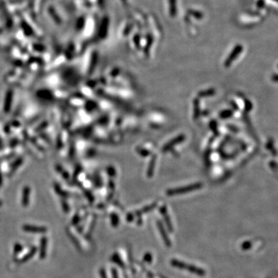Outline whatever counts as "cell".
Returning a JSON list of instances; mask_svg holds the SVG:
<instances>
[{"instance_id": "obj_5", "label": "cell", "mask_w": 278, "mask_h": 278, "mask_svg": "<svg viewBox=\"0 0 278 278\" xmlns=\"http://www.w3.org/2000/svg\"><path fill=\"white\" fill-rule=\"evenodd\" d=\"M158 229H159L160 232L161 234V236H162V239H164V242H165V244L168 245V246H171V242H170V239L168 238V236L166 235V232H165V230L163 228L162 225L158 222Z\"/></svg>"}, {"instance_id": "obj_8", "label": "cell", "mask_w": 278, "mask_h": 278, "mask_svg": "<svg viewBox=\"0 0 278 278\" xmlns=\"http://www.w3.org/2000/svg\"><path fill=\"white\" fill-rule=\"evenodd\" d=\"M100 276H101V278H107V275H106L105 270H104V269H103V268L100 269Z\"/></svg>"}, {"instance_id": "obj_3", "label": "cell", "mask_w": 278, "mask_h": 278, "mask_svg": "<svg viewBox=\"0 0 278 278\" xmlns=\"http://www.w3.org/2000/svg\"><path fill=\"white\" fill-rule=\"evenodd\" d=\"M46 246H47V239L43 236L40 239V248H39V258L44 259L46 255Z\"/></svg>"}, {"instance_id": "obj_7", "label": "cell", "mask_w": 278, "mask_h": 278, "mask_svg": "<svg viewBox=\"0 0 278 278\" xmlns=\"http://www.w3.org/2000/svg\"><path fill=\"white\" fill-rule=\"evenodd\" d=\"M22 249V246L20 243H15V246H14V253H15V254H18Z\"/></svg>"}, {"instance_id": "obj_4", "label": "cell", "mask_w": 278, "mask_h": 278, "mask_svg": "<svg viewBox=\"0 0 278 278\" xmlns=\"http://www.w3.org/2000/svg\"><path fill=\"white\" fill-rule=\"evenodd\" d=\"M36 250H37V249H36V247H32V249H30V251H29V253H28L26 255H25V256H24L23 257H22V259H21L18 262H19V263H25V262H27L29 259H31V258H32V256L35 255V253H36Z\"/></svg>"}, {"instance_id": "obj_9", "label": "cell", "mask_w": 278, "mask_h": 278, "mask_svg": "<svg viewBox=\"0 0 278 278\" xmlns=\"http://www.w3.org/2000/svg\"><path fill=\"white\" fill-rule=\"evenodd\" d=\"M112 276H113V278H118V276H117V271H116L115 269H113L112 270Z\"/></svg>"}, {"instance_id": "obj_2", "label": "cell", "mask_w": 278, "mask_h": 278, "mask_svg": "<svg viewBox=\"0 0 278 278\" xmlns=\"http://www.w3.org/2000/svg\"><path fill=\"white\" fill-rule=\"evenodd\" d=\"M22 230L28 232H33V233H44L46 232L47 229L43 226H37L33 225H24L22 226Z\"/></svg>"}, {"instance_id": "obj_1", "label": "cell", "mask_w": 278, "mask_h": 278, "mask_svg": "<svg viewBox=\"0 0 278 278\" xmlns=\"http://www.w3.org/2000/svg\"><path fill=\"white\" fill-rule=\"evenodd\" d=\"M171 263L175 267L179 268L181 270H186L189 271L190 273H194L195 275H198V276H204V275H205V270H202V268L195 266L194 265H191L188 264V263H184V262L178 261V260H176V259H172L171 261Z\"/></svg>"}, {"instance_id": "obj_6", "label": "cell", "mask_w": 278, "mask_h": 278, "mask_svg": "<svg viewBox=\"0 0 278 278\" xmlns=\"http://www.w3.org/2000/svg\"><path fill=\"white\" fill-rule=\"evenodd\" d=\"M29 189L28 188H25L23 191V195H22V205L23 206H26L29 203Z\"/></svg>"}]
</instances>
